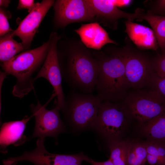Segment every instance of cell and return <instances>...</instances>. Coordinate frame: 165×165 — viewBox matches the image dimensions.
Returning a JSON list of instances; mask_svg holds the SVG:
<instances>
[{"label":"cell","mask_w":165,"mask_h":165,"mask_svg":"<svg viewBox=\"0 0 165 165\" xmlns=\"http://www.w3.org/2000/svg\"><path fill=\"white\" fill-rule=\"evenodd\" d=\"M65 41V48L57 50L62 79L72 90L92 94L100 71L97 61L81 40L73 38Z\"/></svg>","instance_id":"cell-1"},{"label":"cell","mask_w":165,"mask_h":165,"mask_svg":"<svg viewBox=\"0 0 165 165\" xmlns=\"http://www.w3.org/2000/svg\"><path fill=\"white\" fill-rule=\"evenodd\" d=\"M105 46L99 50L90 49L100 67L96 89L102 101H122L130 88L125 76L123 47Z\"/></svg>","instance_id":"cell-2"},{"label":"cell","mask_w":165,"mask_h":165,"mask_svg":"<svg viewBox=\"0 0 165 165\" xmlns=\"http://www.w3.org/2000/svg\"><path fill=\"white\" fill-rule=\"evenodd\" d=\"M50 39L41 46L22 52L9 60L1 62V67L6 74L14 76L16 80L13 87V94L22 98L34 88L38 72L47 56Z\"/></svg>","instance_id":"cell-3"},{"label":"cell","mask_w":165,"mask_h":165,"mask_svg":"<svg viewBox=\"0 0 165 165\" xmlns=\"http://www.w3.org/2000/svg\"><path fill=\"white\" fill-rule=\"evenodd\" d=\"M102 101L97 95L71 90L60 111L66 123L74 130L82 132L93 130Z\"/></svg>","instance_id":"cell-4"},{"label":"cell","mask_w":165,"mask_h":165,"mask_svg":"<svg viewBox=\"0 0 165 165\" xmlns=\"http://www.w3.org/2000/svg\"><path fill=\"white\" fill-rule=\"evenodd\" d=\"M123 47L126 80L129 88L140 90L148 86L154 72V57L137 47L127 36Z\"/></svg>","instance_id":"cell-5"},{"label":"cell","mask_w":165,"mask_h":165,"mask_svg":"<svg viewBox=\"0 0 165 165\" xmlns=\"http://www.w3.org/2000/svg\"><path fill=\"white\" fill-rule=\"evenodd\" d=\"M131 118L123 101H102L93 130L108 143L121 140Z\"/></svg>","instance_id":"cell-6"},{"label":"cell","mask_w":165,"mask_h":165,"mask_svg":"<svg viewBox=\"0 0 165 165\" xmlns=\"http://www.w3.org/2000/svg\"><path fill=\"white\" fill-rule=\"evenodd\" d=\"M132 118L141 125L165 110V99L151 90H137L128 93L123 101Z\"/></svg>","instance_id":"cell-7"},{"label":"cell","mask_w":165,"mask_h":165,"mask_svg":"<svg viewBox=\"0 0 165 165\" xmlns=\"http://www.w3.org/2000/svg\"><path fill=\"white\" fill-rule=\"evenodd\" d=\"M45 138H39L36 147L30 151H25L21 156L9 157L4 160L5 165H12L15 162L26 161L34 165H81L83 161L89 158L82 152L73 154H61L50 152L44 145Z\"/></svg>","instance_id":"cell-8"},{"label":"cell","mask_w":165,"mask_h":165,"mask_svg":"<svg viewBox=\"0 0 165 165\" xmlns=\"http://www.w3.org/2000/svg\"><path fill=\"white\" fill-rule=\"evenodd\" d=\"M49 39L50 42L47 56L35 79L43 78L49 82L53 88L54 95L57 96L55 106L61 110L65 98L62 86V78L57 56V44L61 36L56 32H53Z\"/></svg>","instance_id":"cell-9"},{"label":"cell","mask_w":165,"mask_h":165,"mask_svg":"<svg viewBox=\"0 0 165 165\" xmlns=\"http://www.w3.org/2000/svg\"><path fill=\"white\" fill-rule=\"evenodd\" d=\"M47 105H43L38 100L36 105H30L35 120V128L30 139L50 137L56 139L59 134L67 131L61 118L59 109L55 106L51 109H47L46 108Z\"/></svg>","instance_id":"cell-10"},{"label":"cell","mask_w":165,"mask_h":165,"mask_svg":"<svg viewBox=\"0 0 165 165\" xmlns=\"http://www.w3.org/2000/svg\"><path fill=\"white\" fill-rule=\"evenodd\" d=\"M53 6L54 21L58 28L75 22H94V13L87 0H58Z\"/></svg>","instance_id":"cell-11"},{"label":"cell","mask_w":165,"mask_h":165,"mask_svg":"<svg viewBox=\"0 0 165 165\" xmlns=\"http://www.w3.org/2000/svg\"><path fill=\"white\" fill-rule=\"evenodd\" d=\"M93 12L94 22L115 30L118 27V21L125 18L132 21L138 19L143 9L138 8L134 13H127L119 9L113 0H87Z\"/></svg>","instance_id":"cell-12"},{"label":"cell","mask_w":165,"mask_h":165,"mask_svg":"<svg viewBox=\"0 0 165 165\" xmlns=\"http://www.w3.org/2000/svg\"><path fill=\"white\" fill-rule=\"evenodd\" d=\"M54 2L52 0H43L40 3L37 2L35 8L13 31V36L18 37L27 49L30 45L42 20Z\"/></svg>","instance_id":"cell-13"},{"label":"cell","mask_w":165,"mask_h":165,"mask_svg":"<svg viewBox=\"0 0 165 165\" xmlns=\"http://www.w3.org/2000/svg\"><path fill=\"white\" fill-rule=\"evenodd\" d=\"M33 116H25L21 120L3 123L0 128V151L3 154L7 152V147L10 145L19 146L28 141L30 138L24 132L27 123Z\"/></svg>","instance_id":"cell-14"},{"label":"cell","mask_w":165,"mask_h":165,"mask_svg":"<svg viewBox=\"0 0 165 165\" xmlns=\"http://www.w3.org/2000/svg\"><path fill=\"white\" fill-rule=\"evenodd\" d=\"M79 35L81 41L88 48L101 50L108 44L118 45L109 37L108 33L97 22L82 24L75 31Z\"/></svg>","instance_id":"cell-15"},{"label":"cell","mask_w":165,"mask_h":165,"mask_svg":"<svg viewBox=\"0 0 165 165\" xmlns=\"http://www.w3.org/2000/svg\"><path fill=\"white\" fill-rule=\"evenodd\" d=\"M125 31L133 43L138 48L157 52L159 47L152 29L140 24L127 20L125 22Z\"/></svg>","instance_id":"cell-16"},{"label":"cell","mask_w":165,"mask_h":165,"mask_svg":"<svg viewBox=\"0 0 165 165\" xmlns=\"http://www.w3.org/2000/svg\"><path fill=\"white\" fill-rule=\"evenodd\" d=\"M139 126L141 134L146 140L165 146V110Z\"/></svg>","instance_id":"cell-17"},{"label":"cell","mask_w":165,"mask_h":165,"mask_svg":"<svg viewBox=\"0 0 165 165\" xmlns=\"http://www.w3.org/2000/svg\"><path fill=\"white\" fill-rule=\"evenodd\" d=\"M145 20L150 24L157 39L162 53H165V16L151 14L143 9L137 20Z\"/></svg>","instance_id":"cell-18"},{"label":"cell","mask_w":165,"mask_h":165,"mask_svg":"<svg viewBox=\"0 0 165 165\" xmlns=\"http://www.w3.org/2000/svg\"><path fill=\"white\" fill-rule=\"evenodd\" d=\"M13 31H11L0 37V60L1 62L9 60L27 49L22 42H18L15 40L13 38Z\"/></svg>","instance_id":"cell-19"},{"label":"cell","mask_w":165,"mask_h":165,"mask_svg":"<svg viewBox=\"0 0 165 165\" xmlns=\"http://www.w3.org/2000/svg\"><path fill=\"white\" fill-rule=\"evenodd\" d=\"M147 154L143 141L129 140L126 165H145Z\"/></svg>","instance_id":"cell-20"},{"label":"cell","mask_w":165,"mask_h":165,"mask_svg":"<svg viewBox=\"0 0 165 165\" xmlns=\"http://www.w3.org/2000/svg\"><path fill=\"white\" fill-rule=\"evenodd\" d=\"M129 141L122 139L108 143L110 152L109 159L114 165H126Z\"/></svg>","instance_id":"cell-21"},{"label":"cell","mask_w":165,"mask_h":165,"mask_svg":"<svg viewBox=\"0 0 165 165\" xmlns=\"http://www.w3.org/2000/svg\"><path fill=\"white\" fill-rule=\"evenodd\" d=\"M143 142L147 153L155 156L160 161L162 165H165V146L147 140Z\"/></svg>","instance_id":"cell-22"},{"label":"cell","mask_w":165,"mask_h":165,"mask_svg":"<svg viewBox=\"0 0 165 165\" xmlns=\"http://www.w3.org/2000/svg\"><path fill=\"white\" fill-rule=\"evenodd\" d=\"M143 4L147 13L165 16V0H147Z\"/></svg>","instance_id":"cell-23"},{"label":"cell","mask_w":165,"mask_h":165,"mask_svg":"<svg viewBox=\"0 0 165 165\" xmlns=\"http://www.w3.org/2000/svg\"><path fill=\"white\" fill-rule=\"evenodd\" d=\"M148 86L165 99V77H160L154 72Z\"/></svg>","instance_id":"cell-24"},{"label":"cell","mask_w":165,"mask_h":165,"mask_svg":"<svg viewBox=\"0 0 165 165\" xmlns=\"http://www.w3.org/2000/svg\"><path fill=\"white\" fill-rule=\"evenodd\" d=\"M11 15L9 11H6L2 7L0 9V36L1 37L7 33L13 31L10 27L8 19Z\"/></svg>","instance_id":"cell-25"},{"label":"cell","mask_w":165,"mask_h":165,"mask_svg":"<svg viewBox=\"0 0 165 165\" xmlns=\"http://www.w3.org/2000/svg\"><path fill=\"white\" fill-rule=\"evenodd\" d=\"M154 72L161 77H165V53L158 54L154 59Z\"/></svg>","instance_id":"cell-26"},{"label":"cell","mask_w":165,"mask_h":165,"mask_svg":"<svg viewBox=\"0 0 165 165\" xmlns=\"http://www.w3.org/2000/svg\"><path fill=\"white\" fill-rule=\"evenodd\" d=\"M37 3H35L33 0H19L17 8L18 9H27L31 12L36 6Z\"/></svg>","instance_id":"cell-27"},{"label":"cell","mask_w":165,"mask_h":165,"mask_svg":"<svg viewBox=\"0 0 165 165\" xmlns=\"http://www.w3.org/2000/svg\"><path fill=\"white\" fill-rule=\"evenodd\" d=\"M146 161L151 165H162L159 160L155 156L147 154Z\"/></svg>","instance_id":"cell-28"},{"label":"cell","mask_w":165,"mask_h":165,"mask_svg":"<svg viewBox=\"0 0 165 165\" xmlns=\"http://www.w3.org/2000/svg\"><path fill=\"white\" fill-rule=\"evenodd\" d=\"M86 162L91 165H114L109 159L104 161L97 162L89 158Z\"/></svg>","instance_id":"cell-29"},{"label":"cell","mask_w":165,"mask_h":165,"mask_svg":"<svg viewBox=\"0 0 165 165\" xmlns=\"http://www.w3.org/2000/svg\"><path fill=\"white\" fill-rule=\"evenodd\" d=\"M115 5L117 7L126 6L129 5L131 0H113Z\"/></svg>","instance_id":"cell-30"},{"label":"cell","mask_w":165,"mask_h":165,"mask_svg":"<svg viewBox=\"0 0 165 165\" xmlns=\"http://www.w3.org/2000/svg\"><path fill=\"white\" fill-rule=\"evenodd\" d=\"M10 2V0H0V5L1 6L4 7H7Z\"/></svg>","instance_id":"cell-31"},{"label":"cell","mask_w":165,"mask_h":165,"mask_svg":"<svg viewBox=\"0 0 165 165\" xmlns=\"http://www.w3.org/2000/svg\"><path fill=\"white\" fill-rule=\"evenodd\" d=\"M18 162H15L12 165H16L17 164Z\"/></svg>","instance_id":"cell-32"}]
</instances>
